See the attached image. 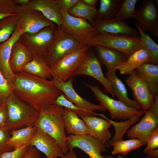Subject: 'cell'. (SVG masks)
<instances>
[{"label":"cell","mask_w":158,"mask_h":158,"mask_svg":"<svg viewBox=\"0 0 158 158\" xmlns=\"http://www.w3.org/2000/svg\"><path fill=\"white\" fill-rule=\"evenodd\" d=\"M13 92L20 100L40 112L54 103L62 92L51 80L23 71L15 73Z\"/></svg>","instance_id":"obj_1"},{"label":"cell","mask_w":158,"mask_h":158,"mask_svg":"<svg viewBox=\"0 0 158 158\" xmlns=\"http://www.w3.org/2000/svg\"><path fill=\"white\" fill-rule=\"evenodd\" d=\"M63 107L53 104L40 112L36 126L53 138L64 154L69 150L65 134L63 112Z\"/></svg>","instance_id":"obj_2"},{"label":"cell","mask_w":158,"mask_h":158,"mask_svg":"<svg viewBox=\"0 0 158 158\" xmlns=\"http://www.w3.org/2000/svg\"><path fill=\"white\" fill-rule=\"evenodd\" d=\"M6 104L8 116L6 126L10 131L37 126L40 115L37 110L20 100L13 92Z\"/></svg>","instance_id":"obj_3"},{"label":"cell","mask_w":158,"mask_h":158,"mask_svg":"<svg viewBox=\"0 0 158 158\" xmlns=\"http://www.w3.org/2000/svg\"><path fill=\"white\" fill-rule=\"evenodd\" d=\"M90 47L100 45L116 50L127 59L134 52L143 47L139 36L102 33L96 35L88 42Z\"/></svg>","instance_id":"obj_4"},{"label":"cell","mask_w":158,"mask_h":158,"mask_svg":"<svg viewBox=\"0 0 158 158\" xmlns=\"http://www.w3.org/2000/svg\"><path fill=\"white\" fill-rule=\"evenodd\" d=\"M57 31L56 25L49 26L35 33H24L18 40L32 54L45 58Z\"/></svg>","instance_id":"obj_5"},{"label":"cell","mask_w":158,"mask_h":158,"mask_svg":"<svg viewBox=\"0 0 158 158\" xmlns=\"http://www.w3.org/2000/svg\"><path fill=\"white\" fill-rule=\"evenodd\" d=\"M93 92L99 105L109 112L112 118L121 121L128 120L135 116L143 115L145 111L142 109L138 110L130 108L119 101L114 99L103 92L97 85L83 83Z\"/></svg>","instance_id":"obj_6"},{"label":"cell","mask_w":158,"mask_h":158,"mask_svg":"<svg viewBox=\"0 0 158 158\" xmlns=\"http://www.w3.org/2000/svg\"><path fill=\"white\" fill-rule=\"evenodd\" d=\"M87 45L79 42L61 27L58 28L56 36L45 58L50 68L63 57Z\"/></svg>","instance_id":"obj_7"},{"label":"cell","mask_w":158,"mask_h":158,"mask_svg":"<svg viewBox=\"0 0 158 158\" xmlns=\"http://www.w3.org/2000/svg\"><path fill=\"white\" fill-rule=\"evenodd\" d=\"M88 45L63 57L50 68L52 79L67 80L82 62L90 48Z\"/></svg>","instance_id":"obj_8"},{"label":"cell","mask_w":158,"mask_h":158,"mask_svg":"<svg viewBox=\"0 0 158 158\" xmlns=\"http://www.w3.org/2000/svg\"><path fill=\"white\" fill-rule=\"evenodd\" d=\"M101 63L94 51L89 49L86 56L75 71L72 77L85 75L92 77L99 82L104 86V91L109 94L113 99L115 97L111 83L102 72Z\"/></svg>","instance_id":"obj_9"},{"label":"cell","mask_w":158,"mask_h":158,"mask_svg":"<svg viewBox=\"0 0 158 158\" xmlns=\"http://www.w3.org/2000/svg\"><path fill=\"white\" fill-rule=\"evenodd\" d=\"M61 27L80 43L87 45L97 34L91 24L87 20L73 17L68 12L62 14Z\"/></svg>","instance_id":"obj_10"},{"label":"cell","mask_w":158,"mask_h":158,"mask_svg":"<svg viewBox=\"0 0 158 158\" xmlns=\"http://www.w3.org/2000/svg\"><path fill=\"white\" fill-rule=\"evenodd\" d=\"M136 26L144 33L150 31L158 37V12L156 3L153 0L143 1L142 5L136 10L135 18Z\"/></svg>","instance_id":"obj_11"},{"label":"cell","mask_w":158,"mask_h":158,"mask_svg":"<svg viewBox=\"0 0 158 158\" xmlns=\"http://www.w3.org/2000/svg\"><path fill=\"white\" fill-rule=\"evenodd\" d=\"M17 14L24 33H35L45 27L56 25L40 11L27 6L19 5Z\"/></svg>","instance_id":"obj_12"},{"label":"cell","mask_w":158,"mask_h":158,"mask_svg":"<svg viewBox=\"0 0 158 158\" xmlns=\"http://www.w3.org/2000/svg\"><path fill=\"white\" fill-rule=\"evenodd\" d=\"M66 137L69 150L78 147L86 153L90 158H114L111 155L102 156L101 153L106 151V145L90 134H70Z\"/></svg>","instance_id":"obj_13"},{"label":"cell","mask_w":158,"mask_h":158,"mask_svg":"<svg viewBox=\"0 0 158 158\" xmlns=\"http://www.w3.org/2000/svg\"><path fill=\"white\" fill-rule=\"evenodd\" d=\"M126 78L127 85L132 90L134 100L141 106L145 112L149 110L153 102V97L151 94L145 81L136 70Z\"/></svg>","instance_id":"obj_14"},{"label":"cell","mask_w":158,"mask_h":158,"mask_svg":"<svg viewBox=\"0 0 158 158\" xmlns=\"http://www.w3.org/2000/svg\"><path fill=\"white\" fill-rule=\"evenodd\" d=\"M73 78L71 76L66 81L52 78L50 80L53 85L60 90L68 99L80 108L91 112L97 110L105 112L106 110L102 106L90 102L77 93L73 87Z\"/></svg>","instance_id":"obj_15"},{"label":"cell","mask_w":158,"mask_h":158,"mask_svg":"<svg viewBox=\"0 0 158 158\" xmlns=\"http://www.w3.org/2000/svg\"><path fill=\"white\" fill-rule=\"evenodd\" d=\"M90 23L97 34L106 33L137 36L140 34L138 31L130 27L124 20L116 18L107 20L95 19Z\"/></svg>","instance_id":"obj_16"},{"label":"cell","mask_w":158,"mask_h":158,"mask_svg":"<svg viewBox=\"0 0 158 158\" xmlns=\"http://www.w3.org/2000/svg\"><path fill=\"white\" fill-rule=\"evenodd\" d=\"M158 126V115L147 111L140 121L126 131V136L130 138L138 139L146 145L148 136Z\"/></svg>","instance_id":"obj_17"},{"label":"cell","mask_w":158,"mask_h":158,"mask_svg":"<svg viewBox=\"0 0 158 158\" xmlns=\"http://www.w3.org/2000/svg\"><path fill=\"white\" fill-rule=\"evenodd\" d=\"M24 32L18 23L13 33L7 40L0 45V70L5 78L13 82L16 74L11 70L9 60L12 46Z\"/></svg>","instance_id":"obj_18"},{"label":"cell","mask_w":158,"mask_h":158,"mask_svg":"<svg viewBox=\"0 0 158 158\" xmlns=\"http://www.w3.org/2000/svg\"><path fill=\"white\" fill-rule=\"evenodd\" d=\"M37 127L30 146L34 147L43 153L46 157L61 158L64 154L56 141L40 128Z\"/></svg>","instance_id":"obj_19"},{"label":"cell","mask_w":158,"mask_h":158,"mask_svg":"<svg viewBox=\"0 0 158 158\" xmlns=\"http://www.w3.org/2000/svg\"><path fill=\"white\" fill-rule=\"evenodd\" d=\"M92 136L106 145L111 138L109 128L111 123L107 120L96 116L81 117Z\"/></svg>","instance_id":"obj_20"},{"label":"cell","mask_w":158,"mask_h":158,"mask_svg":"<svg viewBox=\"0 0 158 158\" xmlns=\"http://www.w3.org/2000/svg\"><path fill=\"white\" fill-rule=\"evenodd\" d=\"M28 7L38 10L47 19L54 23L58 28L62 24V14L55 0H30Z\"/></svg>","instance_id":"obj_21"},{"label":"cell","mask_w":158,"mask_h":158,"mask_svg":"<svg viewBox=\"0 0 158 158\" xmlns=\"http://www.w3.org/2000/svg\"><path fill=\"white\" fill-rule=\"evenodd\" d=\"M32 59L31 53L18 40L12 48L9 65L12 72L15 74L22 71L24 66Z\"/></svg>","instance_id":"obj_22"},{"label":"cell","mask_w":158,"mask_h":158,"mask_svg":"<svg viewBox=\"0 0 158 158\" xmlns=\"http://www.w3.org/2000/svg\"><path fill=\"white\" fill-rule=\"evenodd\" d=\"M116 71L114 69L106 73V77L110 82L115 96L118 101L130 108L138 110L142 109L139 104L128 97L126 87L122 80L116 75Z\"/></svg>","instance_id":"obj_23"},{"label":"cell","mask_w":158,"mask_h":158,"mask_svg":"<svg viewBox=\"0 0 158 158\" xmlns=\"http://www.w3.org/2000/svg\"><path fill=\"white\" fill-rule=\"evenodd\" d=\"M101 64L106 67L108 72L115 69L118 63L124 62L127 59L121 53L115 49L98 45L92 46Z\"/></svg>","instance_id":"obj_24"},{"label":"cell","mask_w":158,"mask_h":158,"mask_svg":"<svg viewBox=\"0 0 158 158\" xmlns=\"http://www.w3.org/2000/svg\"><path fill=\"white\" fill-rule=\"evenodd\" d=\"M150 55L143 47L137 50L124 62L118 64L115 67L122 75H130L143 64L147 63Z\"/></svg>","instance_id":"obj_25"},{"label":"cell","mask_w":158,"mask_h":158,"mask_svg":"<svg viewBox=\"0 0 158 158\" xmlns=\"http://www.w3.org/2000/svg\"><path fill=\"white\" fill-rule=\"evenodd\" d=\"M63 117L67 134L80 135L90 134V132L82 119L73 112L64 108Z\"/></svg>","instance_id":"obj_26"},{"label":"cell","mask_w":158,"mask_h":158,"mask_svg":"<svg viewBox=\"0 0 158 158\" xmlns=\"http://www.w3.org/2000/svg\"><path fill=\"white\" fill-rule=\"evenodd\" d=\"M32 60L25 64L22 71L43 79L51 80L50 68L43 56L32 54Z\"/></svg>","instance_id":"obj_27"},{"label":"cell","mask_w":158,"mask_h":158,"mask_svg":"<svg viewBox=\"0 0 158 158\" xmlns=\"http://www.w3.org/2000/svg\"><path fill=\"white\" fill-rule=\"evenodd\" d=\"M136 70L145 81L153 96L158 94V65L145 63Z\"/></svg>","instance_id":"obj_28"},{"label":"cell","mask_w":158,"mask_h":158,"mask_svg":"<svg viewBox=\"0 0 158 158\" xmlns=\"http://www.w3.org/2000/svg\"><path fill=\"white\" fill-rule=\"evenodd\" d=\"M37 129L36 126H32L11 130L7 144L13 150L24 145H30Z\"/></svg>","instance_id":"obj_29"},{"label":"cell","mask_w":158,"mask_h":158,"mask_svg":"<svg viewBox=\"0 0 158 158\" xmlns=\"http://www.w3.org/2000/svg\"><path fill=\"white\" fill-rule=\"evenodd\" d=\"M121 5L120 0H100L96 19L107 20L115 18Z\"/></svg>","instance_id":"obj_30"},{"label":"cell","mask_w":158,"mask_h":158,"mask_svg":"<svg viewBox=\"0 0 158 158\" xmlns=\"http://www.w3.org/2000/svg\"><path fill=\"white\" fill-rule=\"evenodd\" d=\"M97 11L95 7L88 6L79 0L68 13L71 16L84 19L91 23L95 19Z\"/></svg>","instance_id":"obj_31"},{"label":"cell","mask_w":158,"mask_h":158,"mask_svg":"<svg viewBox=\"0 0 158 158\" xmlns=\"http://www.w3.org/2000/svg\"><path fill=\"white\" fill-rule=\"evenodd\" d=\"M98 115L103 117L109 121L115 128V132L114 137L106 145L107 147H110L114 142L121 140L123 135L126 132L128 128L133 123L141 120L140 116H135L131 119L123 122L121 121L120 122H116L107 118L103 114H98Z\"/></svg>","instance_id":"obj_32"},{"label":"cell","mask_w":158,"mask_h":158,"mask_svg":"<svg viewBox=\"0 0 158 158\" xmlns=\"http://www.w3.org/2000/svg\"><path fill=\"white\" fill-rule=\"evenodd\" d=\"M18 23L17 14L0 19V45L11 37Z\"/></svg>","instance_id":"obj_33"},{"label":"cell","mask_w":158,"mask_h":158,"mask_svg":"<svg viewBox=\"0 0 158 158\" xmlns=\"http://www.w3.org/2000/svg\"><path fill=\"white\" fill-rule=\"evenodd\" d=\"M143 145L142 142L137 138L125 140H121L112 144L111 146L113 147V149L111 153L113 155L120 154L124 156L130 151L136 150Z\"/></svg>","instance_id":"obj_34"},{"label":"cell","mask_w":158,"mask_h":158,"mask_svg":"<svg viewBox=\"0 0 158 158\" xmlns=\"http://www.w3.org/2000/svg\"><path fill=\"white\" fill-rule=\"evenodd\" d=\"M140 38L143 46L150 55L147 63L158 65V45L150 37L149 35L144 33L137 26Z\"/></svg>","instance_id":"obj_35"},{"label":"cell","mask_w":158,"mask_h":158,"mask_svg":"<svg viewBox=\"0 0 158 158\" xmlns=\"http://www.w3.org/2000/svg\"><path fill=\"white\" fill-rule=\"evenodd\" d=\"M65 108L75 114L79 117L96 116L98 114L80 109L68 99L62 93L57 97L54 103Z\"/></svg>","instance_id":"obj_36"},{"label":"cell","mask_w":158,"mask_h":158,"mask_svg":"<svg viewBox=\"0 0 158 158\" xmlns=\"http://www.w3.org/2000/svg\"><path fill=\"white\" fill-rule=\"evenodd\" d=\"M137 1V0H124L115 18L123 20L129 18H134Z\"/></svg>","instance_id":"obj_37"},{"label":"cell","mask_w":158,"mask_h":158,"mask_svg":"<svg viewBox=\"0 0 158 158\" xmlns=\"http://www.w3.org/2000/svg\"><path fill=\"white\" fill-rule=\"evenodd\" d=\"M13 82L7 80L0 70V105L6 103L13 92Z\"/></svg>","instance_id":"obj_38"},{"label":"cell","mask_w":158,"mask_h":158,"mask_svg":"<svg viewBox=\"0 0 158 158\" xmlns=\"http://www.w3.org/2000/svg\"><path fill=\"white\" fill-rule=\"evenodd\" d=\"M10 131L6 125L0 126V152L1 153L9 152L13 150L7 144L11 137Z\"/></svg>","instance_id":"obj_39"},{"label":"cell","mask_w":158,"mask_h":158,"mask_svg":"<svg viewBox=\"0 0 158 158\" xmlns=\"http://www.w3.org/2000/svg\"><path fill=\"white\" fill-rule=\"evenodd\" d=\"M18 6L15 0H0V13L10 15L16 14Z\"/></svg>","instance_id":"obj_40"},{"label":"cell","mask_w":158,"mask_h":158,"mask_svg":"<svg viewBox=\"0 0 158 158\" xmlns=\"http://www.w3.org/2000/svg\"><path fill=\"white\" fill-rule=\"evenodd\" d=\"M30 146V145L27 144L16 148L11 151L1 153L0 158H22Z\"/></svg>","instance_id":"obj_41"},{"label":"cell","mask_w":158,"mask_h":158,"mask_svg":"<svg viewBox=\"0 0 158 158\" xmlns=\"http://www.w3.org/2000/svg\"><path fill=\"white\" fill-rule=\"evenodd\" d=\"M147 146L144 152L157 149L158 148V127L152 132L146 140Z\"/></svg>","instance_id":"obj_42"},{"label":"cell","mask_w":158,"mask_h":158,"mask_svg":"<svg viewBox=\"0 0 158 158\" xmlns=\"http://www.w3.org/2000/svg\"><path fill=\"white\" fill-rule=\"evenodd\" d=\"M78 1L79 0H55L62 14L67 13L69 9Z\"/></svg>","instance_id":"obj_43"},{"label":"cell","mask_w":158,"mask_h":158,"mask_svg":"<svg viewBox=\"0 0 158 158\" xmlns=\"http://www.w3.org/2000/svg\"><path fill=\"white\" fill-rule=\"evenodd\" d=\"M8 117L7 109L6 103L0 105V126L6 125Z\"/></svg>","instance_id":"obj_44"},{"label":"cell","mask_w":158,"mask_h":158,"mask_svg":"<svg viewBox=\"0 0 158 158\" xmlns=\"http://www.w3.org/2000/svg\"><path fill=\"white\" fill-rule=\"evenodd\" d=\"M22 158H40L39 151L34 147L30 146Z\"/></svg>","instance_id":"obj_45"},{"label":"cell","mask_w":158,"mask_h":158,"mask_svg":"<svg viewBox=\"0 0 158 158\" xmlns=\"http://www.w3.org/2000/svg\"><path fill=\"white\" fill-rule=\"evenodd\" d=\"M153 98V103L149 110L158 115V94L156 95Z\"/></svg>","instance_id":"obj_46"},{"label":"cell","mask_w":158,"mask_h":158,"mask_svg":"<svg viewBox=\"0 0 158 158\" xmlns=\"http://www.w3.org/2000/svg\"><path fill=\"white\" fill-rule=\"evenodd\" d=\"M61 158H78L73 151L70 150L69 151Z\"/></svg>","instance_id":"obj_47"},{"label":"cell","mask_w":158,"mask_h":158,"mask_svg":"<svg viewBox=\"0 0 158 158\" xmlns=\"http://www.w3.org/2000/svg\"><path fill=\"white\" fill-rule=\"evenodd\" d=\"M144 152L147 155L154 157L155 158H158V150L156 149L150 151H147Z\"/></svg>","instance_id":"obj_48"},{"label":"cell","mask_w":158,"mask_h":158,"mask_svg":"<svg viewBox=\"0 0 158 158\" xmlns=\"http://www.w3.org/2000/svg\"><path fill=\"white\" fill-rule=\"evenodd\" d=\"M81 1L87 4L90 6L95 7V5L98 1L97 0H81Z\"/></svg>","instance_id":"obj_49"},{"label":"cell","mask_w":158,"mask_h":158,"mask_svg":"<svg viewBox=\"0 0 158 158\" xmlns=\"http://www.w3.org/2000/svg\"><path fill=\"white\" fill-rule=\"evenodd\" d=\"M30 0H15L16 3L19 6H26L28 4Z\"/></svg>","instance_id":"obj_50"},{"label":"cell","mask_w":158,"mask_h":158,"mask_svg":"<svg viewBox=\"0 0 158 158\" xmlns=\"http://www.w3.org/2000/svg\"><path fill=\"white\" fill-rule=\"evenodd\" d=\"M11 16V15H6V14H0V19H1V18H3L4 17H5L7 16Z\"/></svg>","instance_id":"obj_51"},{"label":"cell","mask_w":158,"mask_h":158,"mask_svg":"<svg viewBox=\"0 0 158 158\" xmlns=\"http://www.w3.org/2000/svg\"><path fill=\"white\" fill-rule=\"evenodd\" d=\"M117 158H127L125 157H124V156H123L121 154H119L118 155ZM144 158H147V157H145Z\"/></svg>","instance_id":"obj_52"},{"label":"cell","mask_w":158,"mask_h":158,"mask_svg":"<svg viewBox=\"0 0 158 158\" xmlns=\"http://www.w3.org/2000/svg\"><path fill=\"white\" fill-rule=\"evenodd\" d=\"M146 157H147V158H155L154 157H152L151 156H150L148 155H147Z\"/></svg>","instance_id":"obj_53"},{"label":"cell","mask_w":158,"mask_h":158,"mask_svg":"<svg viewBox=\"0 0 158 158\" xmlns=\"http://www.w3.org/2000/svg\"><path fill=\"white\" fill-rule=\"evenodd\" d=\"M45 158H58V157H46Z\"/></svg>","instance_id":"obj_54"},{"label":"cell","mask_w":158,"mask_h":158,"mask_svg":"<svg viewBox=\"0 0 158 158\" xmlns=\"http://www.w3.org/2000/svg\"><path fill=\"white\" fill-rule=\"evenodd\" d=\"M1 152H0V154H1Z\"/></svg>","instance_id":"obj_55"}]
</instances>
